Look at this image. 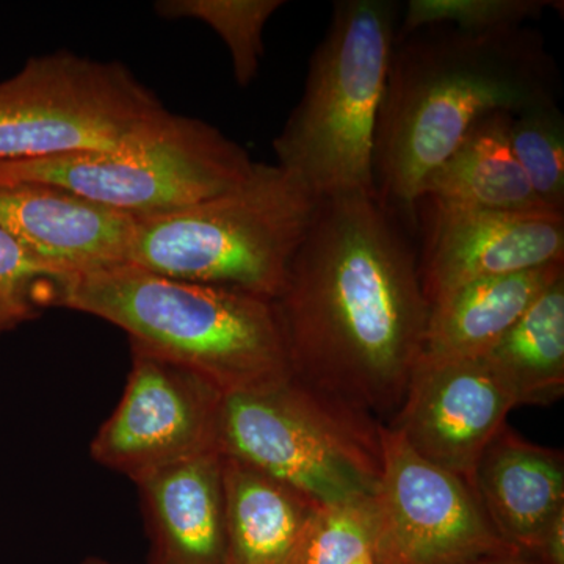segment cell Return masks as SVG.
Wrapping results in <instances>:
<instances>
[{"mask_svg": "<svg viewBox=\"0 0 564 564\" xmlns=\"http://www.w3.org/2000/svg\"><path fill=\"white\" fill-rule=\"evenodd\" d=\"M508 139L538 198L564 214V117L558 104L511 115Z\"/></svg>", "mask_w": 564, "mask_h": 564, "instance_id": "21", "label": "cell"}, {"mask_svg": "<svg viewBox=\"0 0 564 564\" xmlns=\"http://www.w3.org/2000/svg\"><path fill=\"white\" fill-rule=\"evenodd\" d=\"M169 113L121 63L66 51L32 57L0 82V162L117 151Z\"/></svg>", "mask_w": 564, "mask_h": 564, "instance_id": "8", "label": "cell"}, {"mask_svg": "<svg viewBox=\"0 0 564 564\" xmlns=\"http://www.w3.org/2000/svg\"><path fill=\"white\" fill-rule=\"evenodd\" d=\"M532 560L538 564H564V510L545 529Z\"/></svg>", "mask_w": 564, "mask_h": 564, "instance_id": "25", "label": "cell"}, {"mask_svg": "<svg viewBox=\"0 0 564 564\" xmlns=\"http://www.w3.org/2000/svg\"><path fill=\"white\" fill-rule=\"evenodd\" d=\"M564 276V262L467 282L430 304L421 358H485L534 300Z\"/></svg>", "mask_w": 564, "mask_h": 564, "instance_id": "16", "label": "cell"}, {"mask_svg": "<svg viewBox=\"0 0 564 564\" xmlns=\"http://www.w3.org/2000/svg\"><path fill=\"white\" fill-rule=\"evenodd\" d=\"M131 355L121 402L91 441L93 459L139 484L173 464L220 452V389L137 345Z\"/></svg>", "mask_w": 564, "mask_h": 564, "instance_id": "10", "label": "cell"}, {"mask_svg": "<svg viewBox=\"0 0 564 564\" xmlns=\"http://www.w3.org/2000/svg\"><path fill=\"white\" fill-rule=\"evenodd\" d=\"M402 7L339 0L307 68L302 98L273 140L276 165L317 198L372 193L373 141Z\"/></svg>", "mask_w": 564, "mask_h": 564, "instance_id": "4", "label": "cell"}, {"mask_svg": "<svg viewBox=\"0 0 564 564\" xmlns=\"http://www.w3.org/2000/svg\"><path fill=\"white\" fill-rule=\"evenodd\" d=\"M562 77L540 31L430 25L397 36L373 141L375 196L417 225L425 182L475 122L558 104Z\"/></svg>", "mask_w": 564, "mask_h": 564, "instance_id": "2", "label": "cell"}, {"mask_svg": "<svg viewBox=\"0 0 564 564\" xmlns=\"http://www.w3.org/2000/svg\"><path fill=\"white\" fill-rule=\"evenodd\" d=\"M135 218L44 184L0 185V228L62 276L124 265Z\"/></svg>", "mask_w": 564, "mask_h": 564, "instance_id": "13", "label": "cell"}, {"mask_svg": "<svg viewBox=\"0 0 564 564\" xmlns=\"http://www.w3.org/2000/svg\"><path fill=\"white\" fill-rule=\"evenodd\" d=\"M380 441L372 564H469L519 554L500 540L463 478L426 462L383 423Z\"/></svg>", "mask_w": 564, "mask_h": 564, "instance_id": "9", "label": "cell"}, {"mask_svg": "<svg viewBox=\"0 0 564 564\" xmlns=\"http://www.w3.org/2000/svg\"><path fill=\"white\" fill-rule=\"evenodd\" d=\"M254 163L214 126L170 111L117 151L0 162V185H54L140 220L231 191Z\"/></svg>", "mask_w": 564, "mask_h": 564, "instance_id": "7", "label": "cell"}, {"mask_svg": "<svg viewBox=\"0 0 564 564\" xmlns=\"http://www.w3.org/2000/svg\"><path fill=\"white\" fill-rule=\"evenodd\" d=\"M273 303L293 380L375 422L395 417L430 317L403 220L372 193L318 198Z\"/></svg>", "mask_w": 564, "mask_h": 564, "instance_id": "1", "label": "cell"}, {"mask_svg": "<svg viewBox=\"0 0 564 564\" xmlns=\"http://www.w3.org/2000/svg\"><path fill=\"white\" fill-rule=\"evenodd\" d=\"M381 423L299 381L223 393L218 448L317 507L375 499Z\"/></svg>", "mask_w": 564, "mask_h": 564, "instance_id": "6", "label": "cell"}, {"mask_svg": "<svg viewBox=\"0 0 564 564\" xmlns=\"http://www.w3.org/2000/svg\"><path fill=\"white\" fill-rule=\"evenodd\" d=\"M510 118L497 111L475 122L426 180L421 199L473 210L554 212L538 198L516 161L508 139Z\"/></svg>", "mask_w": 564, "mask_h": 564, "instance_id": "18", "label": "cell"}, {"mask_svg": "<svg viewBox=\"0 0 564 564\" xmlns=\"http://www.w3.org/2000/svg\"><path fill=\"white\" fill-rule=\"evenodd\" d=\"M80 564H118V563H111L107 562V560L102 558H96V556H90V558L84 560Z\"/></svg>", "mask_w": 564, "mask_h": 564, "instance_id": "27", "label": "cell"}, {"mask_svg": "<svg viewBox=\"0 0 564 564\" xmlns=\"http://www.w3.org/2000/svg\"><path fill=\"white\" fill-rule=\"evenodd\" d=\"M519 404H551L564 393V276L552 282L485 356Z\"/></svg>", "mask_w": 564, "mask_h": 564, "instance_id": "19", "label": "cell"}, {"mask_svg": "<svg viewBox=\"0 0 564 564\" xmlns=\"http://www.w3.org/2000/svg\"><path fill=\"white\" fill-rule=\"evenodd\" d=\"M355 564H372V558H362L359 560V562H356Z\"/></svg>", "mask_w": 564, "mask_h": 564, "instance_id": "28", "label": "cell"}, {"mask_svg": "<svg viewBox=\"0 0 564 564\" xmlns=\"http://www.w3.org/2000/svg\"><path fill=\"white\" fill-rule=\"evenodd\" d=\"M225 564H299L317 505L223 455Z\"/></svg>", "mask_w": 564, "mask_h": 564, "instance_id": "17", "label": "cell"}, {"mask_svg": "<svg viewBox=\"0 0 564 564\" xmlns=\"http://www.w3.org/2000/svg\"><path fill=\"white\" fill-rule=\"evenodd\" d=\"M55 307L118 326L131 345L223 393L292 378L273 300L252 293L117 265L63 278Z\"/></svg>", "mask_w": 564, "mask_h": 564, "instance_id": "3", "label": "cell"}, {"mask_svg": "<svg viewBox=\"0 0 564 564\" xmlns=\"http://www.w3.org/2000/svg\"><path fill=\"white\" fill-rule=\"evenodd\" d=\"M469 564H538L534 560L529 556L521 554L513 555H497V556H485V558L477 560Z\"/></svg>", "mask_w": 564, "mask_h": 564, "instance_id": "26", "label": "cell"}, {"mask_svg": "<svg viewBox=\"0 0 564 564\" xmlns=\"http://www.w3.org/2000/svg\"><path fill=\"white\" fill-rule=\"evenodd\" d=\"M282 6V0H161L154 10L165 20H195L209 25L225 41L234 77L245 88L261 68L263 29Z\"/></svg>", "mask_w": 564, "mask_h": 564, "instance_id": "20", "label": "cell"}, {"mask_svg": "<svg viewBox=\"0 0 564 564\" xmlns=\"http://www.w3.org/2000/svg\"><path fill=\"white\" fill-rule=\"evenodd\" d=\"M470 488L500 540L532 558L545 529L564 510L563 454L505 425L478 459Z\"/></svg>", "mask_w": 564, "mask_h": 564, "instance_id": "14", "label": "cell"}, {"mask_svg": "<svg viewBox=\"0 0 564 564\" xmlns=\"http://www.w3.org/2000/svg\"><path fill=\"white\" fill-rule=\"evenodd\" d=\"M63 278L0 228V336L54 307Z\"/></svg>", "mask_w": 564, "mask_h": 564, "instance_id": "23", "label": "cell"}, {"mask_svg": "<svg viewBox=\"0 0 564 564\" xmlns=\"http://www.w3.org/2000/svg\"><path fill=\"white\" fill-rule=\"evenodd\" d=\"M516 406L513 393L488 359L421 358L388 426L415 454L470 486L478 459Z\"/></svg>", "mask_w": 564, "mask_h": 564, "instance_id": "12", "label": "cell"}, {"mask_svg": "<svg viewBox=\"0 0 564 564\" xmlns=\"http://www.w3.org/2000/svg\"><path fill=\"white\" fill-rule=\"evenodd\" d=\"M375 529L373 499L318 507L307 527L299 564H355L372 558Z\"/></svg>", "mask_w": 564, "mask_h": 564, "instance_id": "24", "label": "cell"}, {"mask_svg": "<svg viewBox=\"0 0 564 564\" xmlns=\"http://www.w3.org/2000/svg\"><path fill=\"white\" fill-rule=\"evenodd\" d=\"M556 0H410L397 36L430 25H451L458 31L489 33L524 28L547 10H558Z\"/></svg>", "mask_w": 564, "mask_h": 564, "instance_id": "22", "label": "cell"}, {"mask_svg": "<svg viewBox=\"0 0 564 564\" xmlns=\"http://www.w3.org/2000/svg\"><path fill=\"white\" fill-rule=\"evenodd\" d=\"M150 564H225L223 455L210 452L140 480Z\"/></svg>", "mask_w": 564, "mask_h": 564, "instance_id": "15", "label": "cell"}, {"mask_svg": "<svg viewBox=\"0 0 564 564\" xmlns=\"http://www.w3.org/2000/svg\"><path fill=\"white\" fill-rule=\"evenodd\" d=\"M415 218L430 304L467 282L564 262V214L462 209L423 198Z\"/></svg>", "mask_w": 564, "mask_h": 564, "instance_id": "11", "label": "cell"}, {"mask_svg": "<svg viewBox=\"0 0 564 564\" xmlns=\"http://www.w3.org/2000/svg\"><path fill=\"white\" fill-rule=\"evenodd\" d=\"M317 203L295 174L256 162L231 191L135 220L124 265L274 300Z\"/></svg>", "mask_w": 564, "mask_h": 564, "instance_id": "5", "label": "cell"}]
</instances>
